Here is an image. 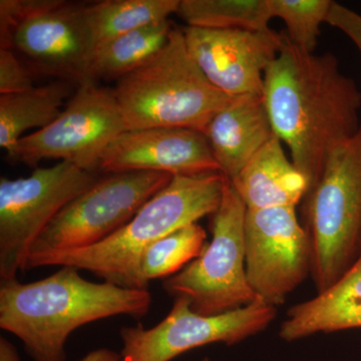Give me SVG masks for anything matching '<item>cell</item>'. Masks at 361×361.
<instances>
[{
  "label": "cell",
  "instance_id": "obj_1",
  "mask_svg": "<svg viewBox=\"0 0 361 361\" xmlns=\"http://www.w3.org/2000/svg\"><path fill=\"white\" fill-rule=\"evenodd\" d=\"M273 130L308 182L319 179L330 154L361 125V92L332 54L316 56L288 39L265 71L262 92Z\"/></svg>",
  "mask_w": 361,
  "mask_h": 361
},
{
  "label": "cell",
  "instance_id": "obj_2",
  "mask_svg": "<svg viewBox=\"0 0 361 361\" xmlns=\"http://www.w3.org/2000/svg\"><path fill=\"white\" fill-rule=\"evenodd\" d=\"M151 305L149 289L89 281L71 266L32 283L0 280V329L20 339L33 361H66L75 330L118 315L140 319Z\"/></svg>",
  "mask_w": 361,
  "mask_h": 361
},
{
  "label": "cell",
  "instance_id": "obj_3",
  "mask_svg": "<svg viewBox=\"0 0 361 361\" xmlns=\"http://www.w3.org/2000/svg\"><path fill=\"white\" fill-rule=\"evenodd\" d=\"M226 180L222 173L176 176L115 234L87 248L35 259L25 271L71 266L123 288L145 289L139 271L142 253L171 233L212 216L220 205Z\"/></svg>",
  "mask_w": 361,
  "mask_h": 361
},
{
  "label": "cell",
  "instance_id": "obj_4",
  "mask_svg": "<svg viewBox=\"0 0 361 361\" xmlns=\"http://www.w3.org/2000/svg\"><path fill=\"white\" fill-rule=\"evenodd\" d=\"M116 82L113 92L127 130L180 128L205 133L231 99L207 80L178 26L153 59Z\"/></svg>",
  "mask_w": 361,
  "mask_h": 361
},
{
  "label": "cell",
  "instance_id": "obj_5",
  "mask_svg": "<svg viewBox=\"0 0 361 361\" xmlns=\"http://www.w3.org/2000/svg\"><path fill=\"white\" fill-rule=\"evenodd\" d=\"M301 203L310 242V275L320 293L361 255V125L332 151Z\"/></svg>",
  "mask_w": 361,
  "mask_h": 361
},
{
  "label": "cell",
  "instance_id": "obj_6",
  "mask_svg": "<svg viewBox=\"0 0 361 361\" xmlns=\"http://www.w3.org/2000/svg\"><path fill=\"white\" fill-rule=\"evenodd\" d=\"M85 6L68 0H0V49L13 51L35 78L77 87L94 82Z\"/></svg>",
  "mask_w": 361,
  "mask_h": 361
},
{
  "label": "cell",
  "instance_id": "obj_7",
  "mask_svg": "<svg viewBox=\"0 0 361 361\" xmlns=\"http://www.w3.org/2000/svg\"><path fill=\"white\" fill-rule=\"evenodd\" d=\"M246 213L245 204L227 178L211 220L212 239L184 269L164 279L168 295L186 298L202 315L230 312L259 301L247 280Z\"/></svg>",
  "mask_w": 361,
  "mask_h": 361
},
{
  "label": "cell",
  "instance_id": "obj_8",
  "mask_svg": "<svg viewBox=\"0 0 361 361\" xmlns=\"http://www.w3.org/2000/svg\"><path fill=\"white\" fill-rule=\"evenodd\" d=\"M172 178L158 172L115 173L99 177L47 225L33 244L27 263L49 254L85 249L104 241L128 224Z\"/></svg>",
  "mask_w": 361,
  "mask_h": 361
},
{
  "label": "cell",
  "instance_id": "obj_9",
  "mask_svg": "<svg viewBox=\"0 0 361 361\" xmlns=\"http://www.w3.org/2000/svg\"><path fill=\"white\" fill-rule=\"evenodd\" d=\"M59 161L37 168L27 178L0 179V280L18 278L25 271L33 244L59 211L99 179Z\"/></svg>",
  "mask_w": 361,
  "mask_h": 361
},
{
  "label": "cell",
  "instance_id": "obj_10",
  "mask_svg": "<svg viewBox=\"0 0 361 361\" xmlns=\"http://www.w3.org/2000/svg\"><path fill=\"white\" fill-rule=\"evenodd\" d=\"M126 130L113 89L87 82L78 85L51 125L23 135L8 158L30 167L59 159L96 173L104 149Z\"/></svg>",
  "mask_w": 361,
  "mask_h": 361
},
{
  "label": "cell",
  "instance_id": "obj_11",
  "mask_svg": "<svg viewBox=\"0 0 361 361\" xmlns=\"http://www.w3.org/2000/svg\"><path fill=\"white\" fill-rule=\"evenodd\" d=\"M277 308L255 301L230 312L202 315L189 301L175 298L170 312L158 324L123 326L122 361H172L178 356L213 343L234 345L264 331L274 322Z\"/></svg>",
  "mask_w": 361,
  "mask_h": 361
},
{
  "label": "cell",
  "instance_id": "obj_12",
  "mask_svg": "<svg viewBox=\"0 0 361 361\" xmlns=\"http://www.w3.org/2000/svg\"><path fill=\"white\" fill-rule=\"evenodd\" d=\"M246 275L261 302L282 305L311 274L310 238L296 207L247 209Z\"/></svg>",
  "mask_w": 361,
  "mask_h": 361
},
{
  "label": "cell",
  "instance_id": "obj_13",
  "mask_svg": "<svg viewBox=\"0 0 361 361\" xmlns=\"http://www.w3.org/2000/svg\"><path fill=\"white\" fill-rule=\"evenodd\" d=\"M190 56L207 80L227 96L262 94L265 71L286 35L246 30L183 28Z\"/></svg>",
  "mask_w": 361,
  "mask_h": 361
},
{
  "label": "cell",
  "instance_id": "obj_14",
  "mask_svg": "<svg viewBox=\"0 0 361 361\" xmlns=\"http://www.w3.org/2000/svg\"><path fill=\"white\" fill-rule=\"evenodd\" d=\"M99 172H158L176 176L222 173L204 133L180 128L126 130L106 147Z\"/></svg>",
  "mask_w": 361,
  "mask_h": 361
},
{
  "label": "cell",
  "instance_id": "obj_15",
  "mask_svg": "<svg viewBox=\"0 0 361 361\" xmlns=\"http://www.w3.org/2000/svg\"><path fill=\"white\" fill-rule=\"evenodd\" d=\"M204 134L221 172L229 180L276 137L264 99L257 94L231 97Z\"/></svg>",
  "mask_w": 361,
  "mask_h": 361
},
{
  "label": "cell",
  "instance_id": "obj_16",
  "mask_svg": "<svg viewBox=\"0 0 361 361\" xmlns=\"http://www.w3.org/2000/svg\"><path fill=\"white\" fill-rule=\"evenodd\" d=\"M355 329H361V255L326 290L292 306L281 323L279 336L291 342Z\"/></svg>",
  "mask_w": 361,
  "mask_h": 361
},
{
  "label": "cell",
  "instance_id": "obj_17",
  "mask_svg": "<svg viewBox=\"0 0 361 361\" xmlns=\"http://www.w3.org/2000/svg\"><path fill=\"white\" fill-rule=\"evenodd\" d=\"M229 180L248 210L296 207L308 191L307 180L286 156L277 137Z\"/></svg>",
  "mask_w": 361,
  "mask_h": 361
},
{
  "label": "cell",
  "instance_id": "obj_18",
  "mask_svg": "<svg viewBox=\"0 0 361 361\" xmlns=\"http://www.w3.org/2000/svg\"><path fill=\"white\" fill-rule=\"evenodd\" d=\"M75 90L73 82L52 80L25 92L0 94V147L6 155L13 154L26 130L44 129L56 120Z\"/></svg>",
  "mask_w": 361,
  "mask_h": 361
},
{
  "label": "cell",
  "instance_id": "obj_19",
  "mask_svg": "<svg viewBox=\"0 0 361 361\" xmlns=\"http://www.w3.org/2000/svg\"><path fill=\"white\" fill-rule=\"evenodd\" d=\"M173 27L170 20L152 23L97 47L90 66L92 80L118 82L148 63L167 44Z\"/></svg>",
  "mask_w": 361,
  "mask_h": 361
},
{
  "label": "cell",
  "instance_id": "obj_20",
  "mask_svg": "<svg viewBox=\"0 0 361 361\" xmlns=\"http://www.w3.org/2000/svg\"><path fill=\"white\" fill-rule=\"evenodd\" d=\"M180 0H102L85 2V25L94 49L123 33L169 20Z\"/></svg>",
  "mask_w": 361,
  "mask_h": 361
},
{
  "label": "cell",
  "instance_id": "obj_21",
  "mask_svg": "<svg viewBox=\"0 0 361 361\" xmlns=\"http://www.w3.org/2000/svg\"><path fill=\"white\" fill-rule=\"evenodd\" d=\"M178 16L187 26L210 30H270L269 0H180Z\"/></svg>",
  "mask_w": 361,
  "mask_h": 361
},
{
  "label": "cell",
  "instance_id": "obj_22",
  "mask_svg": "<svg viewBox=\"0 0 361 361\" xmlns=\"http://www.w3.org/2000/svg\"><path fill=\"white\" fill-rule=\"evenodd\" d=\"M206 238L204 228L194 223L152 244L142 253L140 261L142 287L149 289V284L153 280L166 279L184 269L204 250Z\"/></svg>",
  "mask_w": 361,
  "mask_h": 361
},
{
  "label": "cell",
  "instance_id": "obj_23",
  "mask_svg": "<svg viewBox=\"0 0 361 361\" xmlns=\"http://www.w3.org/2000/svg\"><path fill=\"white\" fill-rule=\"evenodd\" d=\"M273 18H280L287 39L301 51L314 52L322 23H327L330 0H269Z\"/></svg>",
  "mask_w": 361,
  "mask_h": 361
},
{
  "label": "cell",
  "instance_id": "obj_24",
  "mask_svg": "<svg viewBox=\"0 0 361 361\" xmlns=\"http://www.w3.org/2000/svg\"><path fill=\"white\" fill-rule=\"evenodd\" d=\"M35 80L32 71L13 51L0 49V94L32 89Z\"/></svg>",
  "mask_w": 361,
  "mask_h": 361
},
{
  "label": "cell",
  "instance_id": "obj_25",
  "mask_svg": "<svg viewBox=\"0 0 361 361\" xmlns=\"http://www.w3.org/2000/svg\"><path fill=\"white\" fill-rule=\"evenodd\" d=\"M327 23L343 32L361 54V14L334 2L330 8Z\"/></svg>",
  "mask_w": 361,
  "mask_h": 361
},
{
  "label": "cell",
  "instance_id": "obj_26",
  "mask_svg": "<svg viewBox=\"0 0 361 361\" xmlns=\"http://www.w3.org/2000/svg\"><path fill=\"white\" fill-rule=\"evenodd\" d=\"M78 361H122V355L113 349L97 348L90 351Z\"/></svg>",
  "mask_w": 361,
  "mask_h": 361
},
{
  "label": "cell",
  "instance_id": "obj_27",
  "mask_svg": "<svg viewBox=\"0 0 361 361\" xmlns=\"http://www.w3.org/2000/svg\"><path fill=\"white\" fill-rule=\"evenodd\" d=\"M0 361H20L16 346L6 337H0Z\"/></svg>",
  "mask_w": 361,
  "mask_h": 361
},
{
  "label": "cell",
  "instance_id": "obj_28",
  "mask_svg": "<svg viewBox=\"0 0 361 361\" xmlns=\"http://www.w3.org/2000/svg\"><path fill=\"white\" fill-rule=\"evenodd\" d=\"M202 361H210V360H209V358H204V360Z\"/></svg>",
  "mask_w": 361,
  "mask_h": 361
}]
</instances>
